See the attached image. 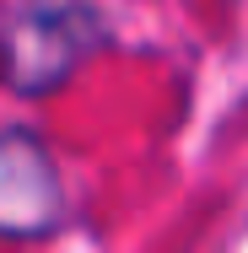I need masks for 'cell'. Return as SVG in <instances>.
<instances>
[{
  "label": "cell",
  "mask_w": 248,
  "mask_h": 253,
  "mask_svg": "<svg viewBox=\"0 0 248 253\" xmlns=\"http://www.w3.org/2000/svg\"><path fill=\"white\" fill-rule=\"evenodd\" d=\"M108 43L92 0H5L0 5V81L16 97H49Z\"/></svg>",
  "instance_id": "cell-1"
},
{
  "label": "cell",
  "mask_w": 248,
  "mask_h": 253,
  "mask_svg": "<svg viewBox=\"0 0 248 253\" xmlns=\"http://www.w3.org/2000/svg\"><path fill=\"white\" fill-rule=\"evenodd\" d=\"M70 194L54 151L16 124H0V243H44L65 232Z\"/></svg>",
  "instance_id": "cell-2"
}]
</instances>
